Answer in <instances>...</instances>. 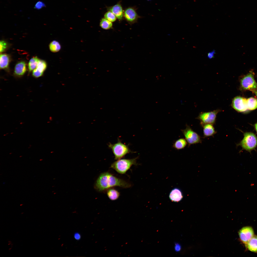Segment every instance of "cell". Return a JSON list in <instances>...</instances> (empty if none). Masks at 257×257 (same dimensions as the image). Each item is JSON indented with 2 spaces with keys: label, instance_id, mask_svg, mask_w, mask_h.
Returning a JSON list of instances; mask_svg holds the SVG:
<instances>
[{
  "label": "cell",
  "instance_id": "13",
  "mask_svg": "<svg viewBox=\"0 0 257 257\" xmlns=\"http://www.w3.org/2000/svg\"><path fill=\"white\" fill-rule=\"evenodd\" d=\"M213 125L207 124L201 126L203 128V138L213 136L217 133Z\"/></svg>",
  "mask_w": 257,
  "mask_h": 257
},
{
  "label": "cell",
  "instance_id": "25",
  "mask_svg": "<svg viewBox=\"0 0 257 257\" xmlns=\"http://www.w3.org/2000/svg\"><path fill=\"white\" fill-rule=\"evenodd\" d=\"M7 44L6 42L3 40H1L0 42V53L4 52L6 49Z\"/></svg>",
  "mask_w": 257,
  "mask_h": 257
},
{
  "label": "cell",
  "instance_id": "21",
  "mask_svg": "<svg viewBox=\"0 0 257 257\" xmlns=\"http://www.w3.org/2000/svg\"><path fill=\"white\" fill-rule=\"evenodd\" d=\"M50 50L53 52L59 51L61 49V45L56 40H53L51 42L49 45Z\"/></svg>",
  "mask_w": 257,
  "mask_h": 257
},
{
  "label": "cell",
  "instance_id": "27",
  "mask_svg": "<svg viewBox=\"0 0 257 257\" xmlns=\"http://www.w3.org/2000/svg\"><path fill=\"white\" fill-rule=\"evenodd\" d=\"M45 6V5L44 3L39 1L36 3L34 7L37 9L39 10L44 7Z\"/></svg>",
  "mask_w": 257,
  "mask_h": 257
},
{
  "label": "cell",
  "instance_id": "7",
  "mask_svg": "<svg viewBox=\"0 0 257 257\" xmlns=\"http://www.w3.org/2000/svg\"><path fill=\"white\" fill-rule=\"evenodd\" d=\"M254 76L253 72L251 71L241 79L240 86L242 89L251 91L257 89V83Z\"/></svg>",
  "mask_w": 257,
  "mask_h": 257
},
{
  "label": "cell",
  "instance_id": "18",
  "mask_svg": "<svg viewBox=\"0 0 257 257\" xmlns=\"http://www.w3.org/2000/svg\"><path fill=\"white\" fill-rule=\"evenodd\" d=\"M107 194L109 198L112 200H117L120 196V193L117 190L111 188L107 190Z\"/></svg>",
  "mask_w": 257,
  "mask_h": 257
},
{
  "label": "cell",
  "instance_id": "1",
  "mask_svg": "<svg viewBox=\"0 0 257 257\" xmlns=\"http://www.w3.org/2000/svg\"><path fill=\"white\" fill-rule=\"evenodd\" d=\"M124 188L130 187L129 183L115 176L111 173L106 172L101 173L96 180L94 188L97 191L102 192L114 187Z\"/></svg>",
  "mask_w": 257,
  "mask_h": 257
},
{
  "label": "cell",
  "instance_id": "19",
  "mask_svg": "<svg viewBox=\"0 0 257 257\" xmlns=\"http://www.w3.org/2000/svg\"><path fill=\"white\" fill-rule=\"evenodd\" d=\"M247 109L252 110L257 108V99L253 97H250L247 99Z\"/></svg>",
  "mask_w": 257,
  "mask_h": 257
},
{
  "label": "cell",
  "instance_id": "26",
  "mask_svg": "<svg viewBox=\"0 0 257 257\" xmlns=\"http://www.w3.org/2000/svg\"><path fill=\"white\" fill-rule=\"evenodd\" d=\"M43 74L36 68L33 71L32 75L34 77L38 78L41 76Z\"/></svg>",
  "mask_w": 257,
  "mask_h": 257
},
{
  "label": "cell",
  "instance_id": "16",
  "mask_svg": "<svg viewBox=\"0 0 257 257\" xmlns=\"http://www.w3.org/2000/svg\"><path fill=\"white\" fill-rule=\"evenodd\" d=\"M10 61L9 56L6 54H1L0 56V67L1 69H6L8 66Z\"/></svg>",
  "mask_w": 257,
  "mask_h": 257
},
{
  "label": "cell",
  "instance_id": "4",
  "mask_svg": "<svg viewBox=\"0 0 257 257\" xmlns=\"http://www.w3.org/2000/svg\"><path fill=\"white\" fill-rule=\"evenodd\" d=\"M108 146L112 150L115 159L116 160L120 159L127 154L132 152L128 145L122 143L119 140L114 144L109 143Z\"/></svg>",
  "mask_w": 257,
  "mask_h": 257
},
{
  "label": "cell",
  "instance_id": "20",
  "mask_svg": "<svg viewBox=\"0 0 257 257\" xmlns=\"http://www.w3.org/2000/svg\"><path fill=\"white\" fill-rule=\"evenodd\" d=\"M99 26L104 29L108 30L112 28L113 24L112 22L104 18L101 19L99 23Z\"/></svg>",
  "mask_w": 257,
  "mask_h": 257
},
{
  "label": "cell",
  "instance_id": "5",
  "mask_svg": "<svg viewBox=\"0 0 257 257\" xmlns=\"http://www.w3.org/2000/svg\"><path fill=\"white\" fill-rule=\"evenodd\" d=\"M181 131L187 141L188 147L192 144L201 143L202 140L200 136L187 124H186L185 128Z\"/></svg>",
  "mask_w": 257,
  "mask_h": 257
},
{
  "label": "cell",
  "instance_id": "11",
  "mask_svg": "<svg viewBox=\"0 0 257 257\" xmlns=\"http://www.w3.org/2000/svg\"><path fill=\"white\" fill-rule=\"evenodd\" d=\"M106 8L108 11L112 12L119 21H121L124 18V10L120 1L112 6L107 7Z\"/></svg>",
  "mask_w": 257,
  "mask_h": 257
},
{
  "label": "cell",
  "instance_id": "8",
  "mask_svg": "<svg viewBox=\"0 0 257 257\" xmlns=\"http://www.w3.org/2000/svg\"><path fill=\"white\" fill-rule=\"evenodd\" d=\"M136 10L135 7H129L124 10V18L130 25L137 22L138 19L142 17L138 14Z\"/></svg>",
  "mask_w": 257,
  "mask_h": 257
},
{
  "label": "cell",
  "instance_id": "32",
  "mask_svg": "<svg viewBox=\"0 0 257 257\" xmlns=\"http://www.w3.org/2000/svg\"><path fill=\"white\" fill-rule=\"evenodd\" d=\"M147 0L148 1H150V0Z\"/></svg>",
  "mask_w": 257,
  "mask_h": 257
},
{
  "label": "cell",
  "instance_id": "22",
  "mask_svg": "<svg viewBox=\"0 0 257 257\" xmlns=\"http://www.w3.org/2000/svg\"><path fill=\"white\" fill-rule=\"evenodd\" d=\"M39 60L37 56L34 57L30 59L28 64L29 71H31L36 68Z\"/></svg>",
  "mask_w": 257,
  "mask_h": 257
},
{
  "label": "cell",
  "instance_id": "9",
  "mask_svg": "<svg viewBox=\"0 0 257 257\" xmlns=\"http://www.w3.org/2000/svg\"><path fill=\"white\" fill-rule=\"evenodd\" d=\"M232 106L235 110L239 112H243L247 110V99L240 96L234 97L232 99Z\"/></svg>",
  "mask_w": 257,
  "mask_h": 257
},
{
  "label": "cell",
  "instance_id": "6",
  "mask_svg": "<svg viewBox=\"0 0 257 257\" xmlns=\"http://www.w3.org/2000/svg\"><path fill=\"white\" fill-rule=\"evenodd\" d=\"M221 111V110L217 109L210 112H201L196 119L200 121L201 126L207 124L213 125L216 122L217 114Z\"/></svg>",
  "mask_w": 257,
  "mask_h": 257
},
{
  "label": "cell",
  "instance_id": "28",
  "mask_svg": "<svg viewBox=\"0 0 257 257\" xmlns=\"http://www.w3.org/2000/svg\"><path fill=\"white\" fill-rule=\"evenodd\" d=\"M215 53V51L214 50L209 52L208 54V58L209 59H211L213 58L214 57Z\"/></svg>",
  "mask_w": 257,
  "mask_h": 257
},
{
  "label": "cell",
  "instance_id": "30",
  "mask_svg": "<svg viewBox=\"0 0 257 257\" xmlns=\"http://www.w3.org/2000/svg\"><path fill=\"white\" fill-rule=\"evenodd\" d=\"M251 91L253 92V93L255 94L257 97V89L252 90Z\"/></svg>",
  "mask_w": 257,
  "mask_h": 257
},
{
  "label": "cell",
  "instance_id": "17",
  "mask_svg": "<svg viewBox=\"0 0 257 257\" xmlns=\"http://www.w3.org/2000/svg\"><path fill=\"white\" fill-rule=\"evenodd\" d=\"M187 143L185 139L183 138H180L175 142L173 144V147L178 150L182 149L184 148Z\"/></svg>",
  "mask_w": 257,
  "mask_h": 257
},
{
  "label": "cell",
  "instance_id": "3",
  "mask_svg": "<svg viewBox=\"0 0 257 257\" xmlns=\"http://www.w3.org/2000/svg\"><path fill=\"white\" fill-rule=\"evenodd\" d=\"M243 135L242 139L237 146H240L243 149L251 152L257 146V137L255 134L251 132L244 133Z\"/></svg>",
  "mask_w": 257,
  "mask_h": 257
},
{
  "label": "cell",
  "instance_id": "2",
  "mask_svg": "<svg viewBox=\"0 0 257 257\" xmlns=\"http://www.w3.org/2000/svg\"><path fill=\"white\" fill-rule=\"evenodd\" d=\"M138 157L131 159H122L117 160L113 163L111 168L119 173L124 174L133 165H136Z\"/></svg>",
  "mask_w": 257,
  "mask_h": 257
},
{
  "label": "cell",
  "instance_id": "31",
  "mask_svg": "<svg viewBox=\"0 0 257 257\" xmlns=\"http://www.w3.org/2000/svg\"><path fill=\"white\" fill-rule=\"evenodd\" d=\"M253 126L255 130L257 133V123L254 124L253 125Z\"/></svg>",
  "mask_w": 257,
  "mask_h": 257
},
{
  "label": "cell",
  "instance_id": "12",
  "mask_svg": "<svg viewBox=\"0 0 257 257\" xmlns=\"http://www.w3.org/2000/svg\"><path fill=\"white\" fill-rule=\"evenodd\" d=\"M183 194L182 191L179 188H175L171 191L169 194V197L172 201L178 202L183 198Z\"/></svg>",
  "mask_w": 257,
  "mask_h": 257
},
{
  "label": "cell",
  "instance_id": "23",
  "mask_svg": "<svg viewBox=\"0 0 257 257\" xmlns=\"http://www.w3.org/2000/svg\"><path fill=\"white\" fill-rule=\"evenodd\" d=\"M104 17V18L112 22L115 21L117 19L114 15L110 11H108L105 13Z\"/></svg>",
  "mask_w": 257,
  "mask_h": 257
},
{
  "label": "cell",
  "instance_id": "15",
  "mask_svg": "<svg viewBox=\"0 0 257 257\" xmlns=\"http://www.w3.org/2000/svg\"><path fill=\"white\" fill-rule=\"evenodd\" d=\"M246 246L250 251L257 252V236L254 235L248 242Z\"/></svg>",
  "mask_w": 257,
  "mask_h": 257
},
{
  "label": "cell",
  "instance_id": "24",
  "mask_svg": "<svg viewBox=\"0 0 257 257\" xmlns=\"http://www.w3.org/2000/svg\"><path fill=\"white\" fill-rule=\"evenodd\" d=\"M47 64L44 61L39 59L36 68L39 71L43 73L47 67Z\"/></svg>",
  "mask_w": 257,
  "mask_h": 257
},
{
  "label": "cell",
  "instance_id": "10",
  "mask_svg": "<svg viewBox=\"0 0 257 257\" xmlns=\"http://www.w3.org/2000/svg\"><path fill=\"white\" fill-rule=\"evenodd\" d=\"M238 234L240 240L246 245L254 236V232L252 227L246 226L240 230Z\"/></svg>",
  "mask_w": 257,
  "mask_h": 257
},
{
  "label": "cell",
  "instance_id": "29",
  "mask_svg": "<svg viewBox=\"0 0 257 257\" xmlns=\"http://www.w3.org/2000/svg\"><path fill=\"white\" fill-rule=\"evenodd\" d=\"M74 238L77 240H79L81 238V235L78 232H76L74 234Z\"/></svg>",
  "mask_w": 257,
  "mask_h": 257
},
{
  "label": "cell",
  "instance_id": "14",
  "mask_svg": "<svg viewBox=\"0 0 257 257\" xmlns=\"http://www.w3.org/2000/svg\"><path fill=\"white\" fill-rule=\"evenodd\" d=\"M26 71V64L25 62L24 61H21L16 64L14 73L15 75L20 76L23 75Z\"/></svg>",
  "mask_w": 257,
  "mask_h": 257
}]
</instances>
